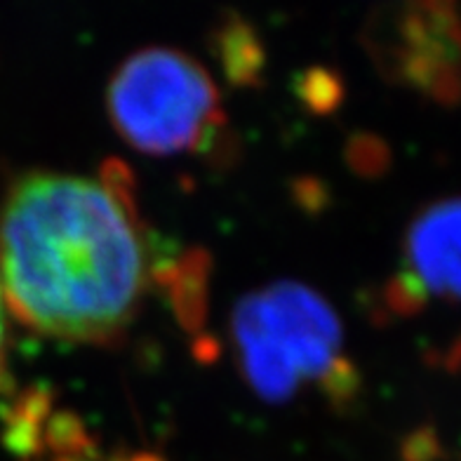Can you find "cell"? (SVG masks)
I'll use <instances>...</instances> for the list:
<instances>
[{"mask_svg": "<svg viewBox=\"0 0 461 461\" xmlns=\"http://www.w3.org/2000/svg\"><path fill=\"white\" fill-rule=\"evenodd\" d=\"M5 299L0 290V384L5 376V360H7V325H5Z\"/></svg>", "mask_w": 461, "mask_h": 461, "instance_id": "5b68a950", "label": "cell"}, {"mask_svg": "<svg viewBox=\"0 0 461 461\" xmlns=\"http://www.w3.org/2000/svg\"><path fill=\"white\" fill-rule=\"evenodd\" d=\"M106 104L125 141L156 156L201 151L224 125L212 76L172 48H146L122 61Z\"/></svg>", "mask_w": 461, "mask_h": 461, "instance_id": "3957f363", "label": "cell"}, {"mask_svg": "<svg viewBox=\"0 0 461 461\" xmlns=\"http://www.w3.org/2000/svg\"><path fill=\"white\" fill-rule=\"evenodd\" d=\"M153 280L122 170L29 172L0 203V290L26 328L64 341L125 332Z\"/></svg>", "mask_w": 461, "mask_h": 461, "instance_id": "6da1fadb", "label": "cell"}, {"mask_svg": "<svg viewBox=\"0 0 461 461\" xmlns=\"http://www.w3.org/2000/svg\"><path fill=\"white\" fill-rule=\"evenodd\" d=\"M391 292L398 311L431 299L461 303V195L433 203L414 217Z\"/></svg>", "mask_w": 461, "mask_h": 461, "instance_id": "277c9868", "label": "cell"}, {"mask_svg": "<svg viewBox=\"0 0 461 461\" xmlns=\"http://www.w3.org/2000/svg\"><path fill=\"white\" fill-rule=\"evenodd\" d=\"M230 339L238 367L267 401H290L313 386L334 395L351 389L339 318L302 283H274L240 299Z\"/></svg>", "mask_w": 461, "mask_h": 461, "instance_id": "7a4b0ae2", "label": "cell"}]
</instances>
